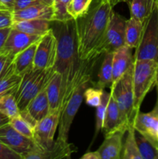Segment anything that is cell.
<instances>
[{"instance_id":"obj_1","label":"cell","mask_w":158,"mask_h":159,"mask_svg":"<svg viewBox=\"0 0 158 159\" xmlns=\"http://www.w3.org/2000/svg\"><path fill=\"white\" fill-rule=\"evenodd\" d=\"M51 28L57 39V54L54 69L61 75L60 113L78 85L91 82L93 68L99 59L81 61L77 53L75 20L52 21Z\"/></svg>"},{"instance_id":"obj_2","label":"cell","mask_w":158,"mask_h":159,"mask_svg":"<svg viewBox=\"0 0 158 159\" xmlns=\"http://www.w3.org/2000/svg\"><path fill=\"white\" fill-rule=\"evenodd\" d=\"M112 7L109 0H98L85 15L75 20L77 53L81 61H91L103 55L102 48Z\"/></svg>"},{"instance_id":"obj_3","label":"cell","mask_w":158,"mask_h":159,"mask_svg":"<svg viewBox=\"0 0 158 159\" xmlns=\"http://www.w3.org/2000/svg\"><path fill=\"white\" fill-rule=\"evenodd\" d=\"M158 82V63L150 60H134L133 69V88L134 105L139 112L147 93Z\"/></svg>"},{"instance_id":"obj_4","label":"cell","mask_w":158,"mask_h":159,"mask_svg":"<svg viewBox=\"0 0 158 159\" xmlns=\"http://www.w3.org/2000/svg\"><path fill=\"white\" fill-rule=\"evenodd\" d=\"M133 69V65L116 85L110 88V92L117 102L122 121L128 130L133 126L138 113L134 105Z\"/></svg>"},{"instance_id":"obj_5","label":"cell","mask_w":158,"mask_h":159,"mask_svg":"<svg viewBox=\"0 0 158 159\" xmlns=\"http://www.w3.org/2000/svg\"><path fill=\"white\" fill-rule=\"evenodd\" d=\"M54 68L49 69L33 68L22 76V80L15 97L20 111L25 110L30 100L46 89L54 73Z\"/></svg>"},{"instance_id":"obj_6","label":"cell","mask_w":158,"mask_h":159,"mask_svg":"<svg viewBox=\"0 0 158 159\" xmlns=\"http://www.w3.org/2000/svg\"><path fill=\"white\" fill-rule=\"evenodd\" d=\"M134 60H150L158 63V6L143 23V31L139 46L133 55Z\"/></svg>"},{"instance_id":"obj_7","label":"cell","mask_w":158,"mask_h":159,"mask_svg":"<svg viewBox=\"0 0 158 159\" xmlns=\"http://www.w3.org/2000/svg\"><path fill=\"white\" fill-rule=\"evenodd\" d=\"M91 82H85L76 88L74 93L70 98L66 106L60 113L58 124V135L57 140L68 141L69 131L73 120L81 105L84 99L85 89L89 86Z\"/></svg>"},{"instance_id":"obj_8","label":"cell","mask_w":158,"mask_h":159,"mask_svg":"<svg viewBox=\"0 0 158 159\" xmlns=\"http://www.w3.org/2000/svg\"><path fill=\"white\" fill-rule=\"evenodd\" d=\"M57 54V39L52 28L37 42L33 68L49 69L54 68Z\"/></svg>"},{"instance_id":"obj_9","label":"cell","mask_w":158,"mask_h":159,"mask_svg":"<svg viewBox=\"0 0 158 159\" xmlns=\"http://www.w3.org/2000/svg\"><path fill=\"white\" fill-rule=\"evenodd\" d=\"M125 24L126 20L112 9L102 45L103 54L106 52H114L125 45Z\"/></svg>"},{"instance_id":"obj_10","label":"cell","mask_w":158,"mask_h":159,"mask_svg":"<svg viewBox=\"0 0 158 159\" xmlns=\"http://www.w3.org/2000/svg\"><path fill=\"white\" fill-rule=\"evenodd\" d=\"M59 116L58 112L50 113L46 117L36 124L33 140L39 148L46 150L53 145L54 136L58 128Z\"/></svg>"},{"instance_id":"obj_11","label":"cell","mask_w":158,"mask_h":159,"mask_svg":"<svg viewBox=\"0 0 158 159\" xmlns=\"http://www.w3.org/2000/svg\"><path fill=\"white\" fill-rule=\"evenodd\" d=\"M0 141L13 152L21 155L23 159L26 154L37 148L33 140L19 133L9 123L0 127Z\"/></svg>"},{"instance_id":"obj_12","label":"cell","mask_w":158,"mask_h":159,"mask_svg":"<svg viewBox=\"0 0 158 159\" xmlns=\"http://www.w3.org/2000/svg\"><path fill=\"white\" fill-rule=\"evenodd\" d=\"M40 36L31 35L11 27L10 32L4 43L2 54H6L10 59H13L15 55L29 48L40 39Z\"/></svg>"},{"instance_id":"obj_13","label":"cell","mask_w":158,"mask_h":159,"mask_svg":"<svg viewBox=\"0 0 158 159\" xmlns=\"http://www.w3.org/2000/svg\"><path fill=\"white\" fill-rule=\"evenodd\" d=\"M77 151L75 146L68 141L56 140L53 145L46 150L38 147L29 152L23 159H62L71 158V155Z\"/></svg>"},{"instance_id":"obj_14","label":"cell","mask_w":158,"mask_h":159,"mask_svg":"<svg viewBox=\"0 0 158 159\" xmlns=\"http://www.w3.org/2000/svg\"><path fill=\"white\" fill-rule=\"evenodd\" d=\"M50 113V110L46 89L31 99L25 110L20 111V114L34 127L38 121L46 117Z\"/></svg>"},{"instance_id":"obj_15","label":"cell","mask_w":158,"mask_h":159,"mask_svg":"<svg viewBox=\"0 0 158 159\" xmlns=\"http://www.w3.org/2000/svg\"><path fill=\"white\" fill-rule=\"evenodd\" d=\"M156 85L157 86V99L154 107L148 113L138 112L133 124L136 131L155 140H156L158 130V85Z\"/></svg>"},{"instance_id":"obj_16","label":"cell","mask_w":158,"mask_h":159,"mask_svg":"<svg viewBox=\"0 0 158 159\" xmlns=\"http://www.w3.org/2000/svg\"><path fill=\"white\" fill-rule=\"evenodd\" d=\"M132 48L124 45L113 52L112 85H116L121 78L132 68L134 63Z\"/></svg>"},{"instance_id":"obj_17","label":"cell","mask_w":158,"mask_h":159,"mask_svg":"<svg viewBox=\"0 0 158 159\" xmlns=\"http://www.w3.org/2000/svg\"><path fill=\"white\" fill-rule=\"evenodd\" d=\"M102 130L105 134V137L112 134L118 131H124L126 133L128 130V128L122 121L117 102L115 100L112 93L110 95Z\"/></svg>"},{"instance_id":"obj_18","label":"cell","mask_w":158,"mask_h":159,"mask_svg":"<svg viewBox=\"0 0 158 159\" xmlns=\"http://www.w3.org/2000/svg\"><path fill=\"white\" fill-rule=\"evenodd\" d=\"M13 22L30 20H46L53 21L54 17V9L53 5L45 3L34 5L26 9L12 11Z\"/></svg>"},{"instance_id":"obj_19","label":"cell","mask_w":158,"mask_h":159,"mask_svg":"<svg viewBox=\"0 0 158 159\" xmlns=\"http://www.w3.org/2000/svg\"><path fill=\"white\" fill-rule=\"evenodd\" d=\"M125 132L118 131L111 135L105 137V141L102 142L97 152L100 159H120L123 148L122 138Z\"/></svg>"},{"instance_id":"obj_20","label":"cell","mask_w":158,"mask_h":159,"mask_svg":"<svg viewBox=\"0 0 158 159\" xmlns=\"http://www.w3.org/2000/svg\"><path fill=\"white\" fill-rule=\"evenodd\" d=\"M37 42L31 44L29 48L19 53L12 59L14 71L15 74L23 76L26 72L33 68V61L35 57Z\"/></svg>"},{"instance_id":"obj_21","label":"cell","mask_w":158,"mask_h":159,"mask_svg":"<svg viewBox=\"0 0 158 159\" xmlns=\"http://www.w3.org/2000/svg\"><path fill=\"white\" fill-rule=\"evenodd\" d=\"M52 21L46 20H30L15 21L12 23V28L26 34L42 37L51 29Z\"/></svg>"},{"instance_id":"obj_22","label":"cell","mask_w":158,"mask_h":159,"mask_svg":"<svg viewBox=\"0 0 158 159\" xmlns=\"http://www.w3.org/2000/svg\"><path fill=\"white\" fill-rule=\"evenodd\" d=\"M61 75L55 71L46 87V92L48 101H49L50 113L58 112L60 113V99H61Z\"/></svg>"},{"instance_id":"obj_23","label":"cell","mask_w":158,"mask_h":159,"mask_svg":"<svg viewBox=\"0 0 158 159\" xmlns=\"http://www.w3.org/2000/svg\"><path fill=\"white\" fill-rule=\"evenodd\" d=\"M21 80L22 76L15 74L12 62H11L0 77V96L7 94L15 95Z\"/></svg>"},{"instance_id":"obj_24","label":"cell","mask_w":158,"mask_h":159,"mask_svg":"<svg viewBox=\"0 0 158 159\" xmlns=\"http://www.w3.org/2000/svg\"><path fill=\"white\" fill-rule=\"evenodd\" d=\"M143 31V23L134 17L130 16L125 24V45L132 49L139 46Z\"/></svg>"},{"instance_id":"obj_25","label":"cell","mask_w":158,"mask_h":159,"mask_svg":"<svg viewBox=\"0 0 158 159\" xmlns=\"http://www.w3.org/2000/svg\"><path fill=\"white\" fill-rule=\"evenodd\" d=\"M112 59L113 52H106L104 54L99 74L98 82L94 86L105 89L111 88L112 85Z\"/></svg>"},{"instance_id":"obj_26","label":"cell","mask_w":158,"mask_h":159,"mask_svg":"<svg viewBox=\"0 0 158 159\" xmlns=\"http://www.w3.org/2000/svg\"><path fill=\"white\" fill-rule=\"evenodd\" d=\"M135 135L142 159H158V141L136 130Z\"/></svg>"},{"instance_id":"obj_27","label":"cell","mask_w":158,"mask_h":159,"mask_svg":"<svg viewBox=\"0 0 158 159\" xmlns=\"http://www.w3.org/2000/svg\"><path fill=\"white\" fill-rule=\"evenodd\" d=\"M156 0H130V14L132 17L144 22L153 12Z\"/></svg>"},{"instance_id":"obj_28","label":"cell","mask_w":158,"mask_h":159,"mask_svg":"<svg viewBox=\"0 0 158 159\" xmlns=\"http://www.w3.org/2000/svg\"><path fill=\"white\" fill-rule=\"evenodd\" d=\"M134 127H131L127 130V136L122 148V158L123 159H142L138 148L135 135Z\"/></svg>"},{"instance_id":"obj_29","label":"cell","mask_w":158,"mask_h":159,"mask_svg":"<svg viewBox=\"0 0 158 159\" xmlns=\"http://www.w3.org/2000/svg\"><path fill=\"white\" fill-rule=\"evenodd\" d=\"M0 112L9 118H12L20 113L14 94H7L0 96Z\"/></svg>"},{"instance_id":"obj_30","label":"cell","mask_w":158,"mask_h":159,"mask_svg":"<svg viewBox=\"0 0 158 159\" xmlns=\"http://www.w3.org/2000/svg\"><path fill=\"white\" fill-rule=\"evenodd\" d=\"M9 124L15 129V130L24 135L25 137L31 138H33L34 126L31 124L26 119H25L21 114H19L14 117L11 118Z\"/></svg>"},{"instance_id":"obj_31","label":"cell","mask_w":158,"mask_h":159,"mask_svg":"<svg viewBox=\"0 0 158 159\" xmlns=\"http://www.w3.org/2000/svg\"><path fill=\"white\" fill-rule=\"evenodd\" d=\"M110 95L111 93H107L104 91L103 94L102 96V100L99 105L96 107V113H95V132H94V137L93 138V141L94 140L95 137L97 136L99 132L102 130V125H103L104 119L105 116V113H106L107 107H108V101H109Z\"/></svg>"},{"instance_id":"obj_32","label":"cell","mask_w":158,"mask_h":159,"mask_svg":"<svg viewBox=\"0 0 158 159\" xmlns=\"http://www.w3.org/2000/svg\"><path fill=\"white\" fill-rule=\"evenodd\" d=\"M93 0H71L68 12L72 19L77 20L87 13Z\"/></svg>"},{"instance_id":"obj_33","label":"cell","mask_w":158,"mask_h":159,"mask_svg":"<svg viewBox=\"0 0 158 159\" xmlns=\"http://www.w3.org/2000/svg\"><path fill=\"white\" fill-rule=\"evenodd\" d=\"M71 0H54L53 6L54 9V17L53 21H68L74 20L68 12V5Z\"/></svg>"},{"instance_id":"obj_34","label":"cell","mask_w":158,"mask_h":159,"mask_svg":"<svg viewBox=\"0 0 158 159\" xmlns=\"http://www.w3.org/2000/svg\"><path fill=\"white\" fill-rule=\"evenodd\" d=\"M104 89L98 87H89L85 89L84 93V99L87 105L90 107H97L102 100V96Z\"/></svg>"},{"instance_id":"obj_35","label":"cell","mask_w":158,"mask_h":159,"mask_svg":"<svg viewBox=\"0 0 158 159\" xmlns=\"http://www.w3.org/2000/svg\"><path fill=\"white\" fill-rule=\"evenodd\" d=\"M12 11L8 9H0V29L12 27Z\"/></svg>"},{"instance_id":"obj_36","label":"cell","mask_w":158,"mask_h":159,"mask_svg":"<svg viewBox=\"0 0 158 159\" xmlns=\"http://www.w3.org/2000/svg\"><path fill=\"white\" fill-rule=\"evenodd\" d=\"M0 159H23V158L0 141Z\"/></svg>"},{"instance_id":"obj_37","label":"cell","mask_w":158,"mask_h":159,"mask_svg":"<svg viewBox=\"0 0 158 159\" xmlns=\"http://www.w3.org/2000/svg\"><path fill=\"white\" fill-rule=\"evenodd\" d=\"M41 3H43L41 0H15L12 11L20 10V9H26L29 6L41 4Z\"/></svg>"},{"instance_id":"obj_38","label":"cell","mask_w":158,"mask_h":159,"mask_svg":"<svg viewBox=\"0 0 158 159\" xmlns=\"http://www.w3.org/2000/svg\"><path fill=\"white\" fill-rule=\"evenodd\" d=\"M12 59L8 57L6 54L0 53V77L5 71L8 65L12 62Z\"/></svg>"},{"instance_id":"obj_39","label":"cell","mask_w":158,"mask_h":159,"mask_svg":"<svg viewBox=\"0 0 158 159\" xmlns=\"http://www.w3.org/2000/svg\"><path fill=\"white\" fill-rule=\"evenodd\" d=\"M10 30L11 27L0 29V53H1L3 46H4V43L6 42V38H7L9 32H10Z\"/></svg>"},{"instance_id":"obj_40","label":"cell","mask_w":158,"mask_h":159,"mask_svg":"<svg viewBox=\"0 0 158 159\" xmlns=\"http://www.w3.org/2000/svg\"><path fill=\"white\" fill-rule=\"evenodd\" d=\"M81 159H100V156L97 151L95 152H88L84 154Z\"/></svg>"},{"instance_id":"obj_41","label":"cell","mask_w":158,"mask_h":159,"mask_svg":"<svg viewBox=\"0 0 158 159\" xmlns=\"http://www.w3.org/2000/svg\"><path fill=\"white\" fill-rule=\"evenodd\" d=\"M15 0H0V6L5 9L13 10Z\"/></svg>"},{"instance_id":"obj_42","label":"cell","mask_w":158,"mask_h":159,"mask_svg":"<svg viewBox=\"0 0 158 159\" xmlns=\"http://www.w3.org/2000/svg\"><path fill=\"white\" fill-rule=\"evenodd\" d=\"M9 121H10V118L0 112V127L9 124Z\"/></svg>"},{"instance_id":"obj_43","label":"cell","mask_w":158,"mask_h":159,"mask_svg":"<svg viewBox=\"0 0 158 159\" xmlns=\"http://www.w3.org/2000/svg\"><path fill=\"white\" fill-rule=\"evenodd\" d=\"M41 1L47 5H53V3H54V0H41Z\"/></svg>"},{"instance_id":"obj_44","label":"cell","mask_w":158,"mask_h":159,"mask_svg":"<svg viewBox=\"0 0 158 159\" xmlns=\"http://www.w3.org/2000/svg\"><path fill=\"white\" fill-rule=\"evenodd\" d=\"M110 2L112 3V6H114V5H116V3L119 2H122V1H125V0H109Z\"/></svg>"},{"instance_id":"obj_45","label":"cell","mask_w":158,"mask_h":159,"mask_svg":"<svg viewBox=\"0 0 158 159\" xmlns=\"http://www.w3.org/2000/svg\"><path fill=\"white\" fill-rule=\"evenodd\" d=\"M156 140L158 141V130H157V133H156Z\"/></svg>"},{"instance_id":"obj_46","label":"cell","mask_w":158,"mask_h":159,"mask_svg":"<svg viewBox=\"0 0 158 159\" xmlns=\"http://www.w3.org/2000/svg\"><path fill=\"white\" fill-rule=\"evenodd\" d=\"M156 5H157V6H158V0H156Z\"/></svg>"},{"instance_id":"obj_47","label":"cell","mask_w":158,"mask_h":159,"mask_svg":"<svg viewBox=\"0 0 158 159\" xmlns=\"http://www.w3.org/2000/svg\"><path fill=\"white\" fill-rule=\"evenodd\" d=\"M0 9H5V8H3V7H2L1 6H0Z\"/></svg>"}]
</instances>
